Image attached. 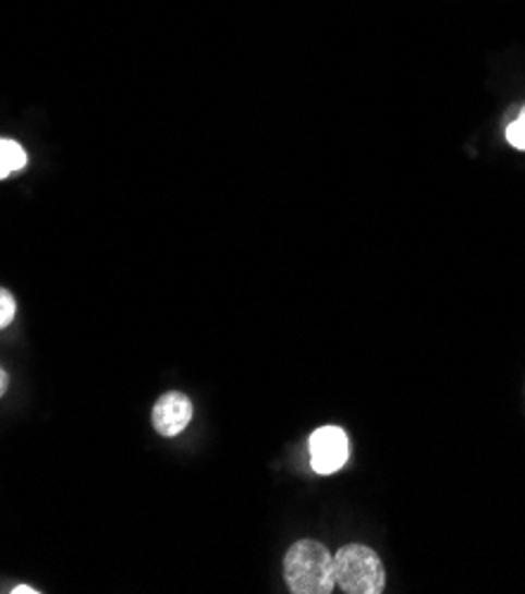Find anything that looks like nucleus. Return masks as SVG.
I'll list each match as a JSON object with an SVG mask.
<instances>
[{
    "label": "nucleus",
    "mask_w": 525,
    "mask_h": 594,
    "mask_svg": "<svg viewBox=\"0 0 525 594\" xmlns=\"http://www.w3.org/2000/svg\"><path fill=\"white\" fill-rule=\"evenodd\" d=\"M17 315V299L12 296L10 289L0 287V329H5L8 325H12Z\"/></svg>",
    "instance_id": "423d86ee"
},
{
    "label": "nucleus",
    "mask_w": 525,
    "mask_h": 594,
    "mask_svg": "<svg viewBox=\"0 0 525 594\" xmlns=\"http://www.w3.org/2000/svg\"><path fill=\"white\" fill-rule=\"evenodd\" d=\"M8 389H10V375L3 367H0V398L8 393Z\"/></svg>",
    "instance_id": "6e6552de"
},
{
    "label": "nucleus",
    "mask_w": 525,
    "mask_h": 594,
    "mask_svg": "<svg viewBox=\"0 0 525 594\" xmlns=\"http://www.w3.org/2000/svg\"><path fill=\"white\" fill-rule=\"evenodd\" d=\"M337 585L349 594H379L386 587V571L379 555L367 545H345L334 555Z\"/></svg>",
    "instance_id": "f03ea898"
},
{
    "label": "nucleus",
    "mask_w": 525,
    "mask_h": 594,
    "mask_svg": "<svg viewBox=\"0 0 525 594\" xmlns=\"http://www.w3.org/2000/svg\"><path fill=\"white\" fill-rule=\"evenodd\" d=\"M506 141L516 149L525 151V109L521 112V117L506 129Z\"/></svg>",
    "instance_id": "0eeeda50"
},
{
    "label": "nucleus",
    "mask_w": 525,
    "mask_h": 594,
    "mask_svg": "<svg viewBox=\"0 0 525 594\" xmlns=\"http://www.w3.org/2000/svg\"><path fill=\"white\" fill-rule=\"evenodd\" d=\"M40 590L36 587H29V585H17L15 590H12V594H38Z\"/></svg>",
    "instance_id": "1a4fd4ad"
},
{
    "label": "nucleus",
    "mask_w": 525,
    "mask_h": 594,
    "mask_svg": "<svg viewBox=\"0 0 525 594\" xmlns=\"http://www.w3.org/2000/svg\"><path fill=\"white\" fill-rule=\"evenodd\" d=\"M24 166H26L24 147L15 141H8V137H0V181L10 173L22 171Z\"/></svg>",
    "instance_id": "39448f33"
},
{
    "label": "nucleus",
    "mask_w": 525,
    "mask_h": 594,
    "mask_svg": "<svg viewBox=\"0 0 525 594\" xmlns=\"http://www.w3.org/2000/svg\"><path fill=\"white\" fill-rule=\"evenodd\" d=\"M192 420V400L181 391L163 393L151 410V426L163 438H173L187 429Z\"/></svg>",
    "instance_id": "20e7f679"
},
{
    "label": "nucleus",
    "mask_w": 525,
    "mask_h": 594,
    "mask_svg": "<svg viewBox=\"0 0 525 594\" xmlns=\"http://www.w3.org/2000/svg\"><path fill=\"white\" fill-rule=\"evenodd\" d=\"M349 460V436L341 426H322L310 436V464L317 474H334Z\"/></svg>",
    "instance_id": "7ed1b4c3"
},
{
    "label": "nucleus",
    "mask_w": 525,
    "mask_h": 594,
    "mask_svg": "<svg viewBox=\"0 0 525 594\" xmlns=\"http://www.w3.org/2000/svg\"><path fill=\"white\" fill-rule=\"evenodd\" d=\"M284 580L294 594H329L337 587L334 555L317 541H298L286 549Z\"/></svg>",
    "instance_id": "f257e3e1"
}]
</instances>
